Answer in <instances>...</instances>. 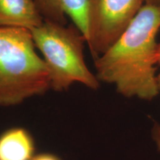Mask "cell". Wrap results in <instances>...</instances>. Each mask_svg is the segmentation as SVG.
<instances>
[{
  "label": "cell",
  "mask_w": 160,
  "mask_h": 160,
  "mask_svg": "<svg viewBox=\"0 0 160 160\" xmlns=\"http://www.w3.org/2000/svg\"><path fill=\"white\" fill-rule=\"evenodd\" d=\"M159 28L160 8L145 4L121 37L94 60L98 80L114 85L125 97L154 99L159 94L154 65Z\"/></svg>",
  "instance_id": "6da1fadb"
},
{
  "label": "cell",
  "mask_w": 160,
  "mask_h": 160,
  "mask_svg": "<svg viewBox=\"0 0 160 160\" xmlns=\"http://www.w3.org/2000/svg\"><path fill=\"white\" fill-rule=\"evenodd\" d=\"M31 31L0 27V106H13L51 89L47 66Z\"/></svg>",
  "instance_id": "7a4b0ae2"
},
{
  "label": "cell",
  "mask_w": 160,
  "mask_h": 160,
  "mask_svg": "<svg viewBox=\"0 0 160 160\" xmlns=\"http://www.w3.org/2000/svg\"><path fill=\"white\" fill-rule=\"evenodd\" d=\"M31 32L47 66L51 89L67 91L73 83L92 90L99 88V81L86 65L84 58L87 39L74 25L66 26L44 20Z\"/></svg>",
  "instance_id": "3957f363"
},
{
  "label": "cell",
  "mask_w": 160,
  "mask_h": 160,
  "mask_svg": "<svg viewBox=\"0 0 160 160\" xmlns=\"http://www.w3.org/2000/svg\"><path fill=\"white\" fill-rule=\"evenodd\" d=\"M144 0H89L87 44L97 59L121 37Z\"/></svg>",
  "instance_id": "277c9868"
},
{
  "label": "cell",
  "mask_w": 160,
  "mask_h": 160,
  "mask_svg": "<svg viewBox=\"0 0 160 160\" xmlns=\"http://www.w3.org/2000/svg\"><path fill=\"white\" fill-rule=\"evenodd\" d=\"M35 2L45 21L66 25L70 18L87 39L89 0H35Z\"/></svg>",
  "instance_id": "5b68a950"
},
{
  "label": "cell",
  "mask_w": 160,
  "mask_h": 160,
  "mask_svg": "<svg viewBox=\"0 0 160 160\" xmlns=\"http://www.w3.org/2000/svg\"><path fill=\"white\" fill-rule=\"evenodd\" d=\"M43 22L35 0H0V27L31 31Z\"/></svg>",
  "instance_id": "8992f818"
},
{
  "label": "cell",
  "mask_w": 160,
  "mask_h": 160,
  "mask_svg": "<svg viewBox=\"0 0 160 160\" xmlns=\"http://www.w3.org/2000/svg\"><path fill=\"white\" fill-rule=\"evenodd\" d=\"M37 146L28 130L14 127L0 134V160H31Z\"/></svg>",
  "instance_id": "52a82bcc"
},
{
  "label": "cell",
  "mask_w": 160,
  "mask_h": 160,
  "mask_svg": "<svg viewBox=\"0 0 160 160\" xmlns=\"http://www.w3.org/2000/svg\"><path fill=\"white\" fill-rule=\"evenodd\" d=\"M31 160H62L58 156L51 153H41L35 155Z\"/></svg>",
  "instance_id": "ba28073f"
},
{
  "label": "cell",
  "mask_w": 160,
  "mask_h": 160,
  "mask_svg": "<svg viewBox=\"0 0 160 160\" xmlns=\"http://www.w3.org/2000/svg\"><path fill=\"white\" fill-rule=\"evenodd\" d=\"M153 137L157 149L160 151V125H155L153 129Z\"/></svg>",
  "instance_id": "9c48e42d"
},
{
  "label": "cell",
  "mask_w": 160,
  "mask_h": 160,
  "mask_svg": "<svg viewBox=\"0 0 160 160\" xmlns=\"http://www.w3.org/2000/svg\"><path fill=\"white\" fill-rule=\"evenodd\" d=\"M158 63L160 65V43L158 44ZM157 87L158 91H159V93H160V73L159 75L157 76Z\"/></svg>",
  "instance_id": "30bf717a"
},
{
  "label": "cell",
  "mask_w": 160,
  "mask_h": 160,
  "mask_svg": "<svg viewBox=\"0 0 160 160\" xmlns=\"http://www.w3.org/2000/svg\"><path fill=\"white\" fill-rule=\"evenodd\" d=\"M144 1L147 5L155 6L158 8H160V0H144Z\"/></svg>",
  "instance_id": "8fae6325"
}]
</instances>
